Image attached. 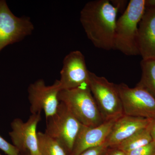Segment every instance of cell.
Wrapping results in <instances>:
<instances>
[{"label": "cell", "mask_w": 155, "mask_h": 155, "mask_svg": "<svg viewBox=\"0 0 155 155\" xmlns=\"http://www.w3.org/2000/svg\"><path fill=\"white\" fill-rule=\"evenodd\" d=\"M141 79L137 85L144 88L155 97V58L142 60Z\"/></svg>", "instance_id": "cell-15"}, {"label": "cell", "mask_w": 155, "mask_h": 155, "mask_svg": "<svg viewBox=\"0 0 155 155\" xmlns=\"http://www.w3.org/2000/svg\"><path fill=\"white\" fill-rule=\"evenodd\" d=\"M145 0H130L122 16L117 19L115 30V50L127 56L140 55L138 25L144 14Z\"/></svg>", "instance_id": "cell-2"}, {"label": "cell", "mask_w": 155, "mask_h": 155, "mask_svg": "<svg viewBox=\"0 0 155 155\" xmlns=\"http://www.w3.org/2000/svg\"><path fill=\"white\" fill-rule=\"evenodd\" d=\"M153 120L122 115L114 123L105 144L107 147H116L136 132L148 127Z\"/></svg>", "instance_id": "cell-12"}, {"label": "cell", "mask_w": 155, "mask_h": 155, "mask_svg": "<svg viewBox=\"0 0 155 155\" xmlns=\"http://www.w3.org/2000/svg\"><path fill=\"white\" fill-rule=\"evenodd\" d=\"M110 2L114 7L117 8L118 12L121 11L124 12L127 8L128 4H127V1L125 0H114L111 1Z\"/></svg>", "instance_id": "cell-20"}, {"label": "cell", "mask_w": 155, "mask_h": 155, "mask_svg": "<svg viewBox=\"0 0 155 155\" xmlns=\"http://www.w3.org/2000/svg\"><path fill=\"white\" fill-rule=\"evenodd\" d=\"M151 124L148 127L139 130L114 147L126 153L148 144L153 141L150 134Z\"/></svg>", "instance_id": "cell-14"}, {"label": "cell", "mask_w": 155, "mask_h": 155, "mask_svg": "<svg viewBox=\"0 0 155 155\" xmlns=\"http://www.w3.org/2000/svg\"><path fill=\"white\" fill-rule=\"evenodd\" d=\"M103 155H126L125 153L116 147H108Z\"/></svg>", "instance_id": "cell-21"}, {"label": "cell", "mask_w": 155, "mask_h": 155, "mask_svg": "<svg viewBox=\"0 0 155 155\" xmlns=\"http://www.w3.org/2000/svg\"><path fill=\"white\" fill-rule=\"evenodd\" d=\"M41 120V113L31 114L26 122L17 118L11 123L9 134L13 145L20 153L28 152L30 155H41L38 143L37 127Z\"/></svg>", "instance_id": "cell-9"}, {"label": "cell", "mask_w": 155, "mask_h": 155, "mask_svg": "<svg viewBox=\"0 0 155 155\" xmlns=\"http://www.w3.org/2000/svg\"><path fill=\"white\" fill-rule=\"evenodd\" d=\"M0 155H1V154H0Z\"/></svg>", "instance_id": "cell-25"}, {"label": "cell", "mask_w": 155, "mask_h": 155, "mask_svg": "<svg viewBox=\"0 0 155 155\" xmlns=\"http://www.w3.org/2000/svg\"><path fill=\"white\" fill-rule=\"evenodd\" d=\"M0 149L8 155H21L14 145L9 143L0 135Z\"/></svg>", "instance_id": "cell-18"}, {"label": "cell", "mask_w": 155, "mask_h": 155, "mask_svg": "<svg viewBox=\"0 0 155 155\" xmlns=\"http://www.w3.org/2000/svg\"><path fill=\"white\" fill-rule=\"evenodd\" d=\"M89 73L83 54L79 51H72L63 61L59 80L61 91L88 84Z\"/></svg>", "instance_id": "cell-10"}, {"label": "cell", "mask_w": 155, "mask_h": 155, "mask_svg": "<svg viewBox=\"0 0 155 155\" xmlns=\"http://www.w3.org/2000/svg\"><path fill=\"white\" fill-rule=\"evenodd\" d=\"M20 154L21 155H30L28 152L22 153H20Z\"/></svg>", "instance_id": "cell-24"}, {"label": "cell", "mask_w": 155, "mask_h": 155, "mask_svg": "<svg viewBox=\"0 0 155 155\" xmlns=\"http://www.w3.org/2000/svg\"><path fill=\"white\" fill-rule=\"evenodd\" d=\"M58 99L82 125L95 127L104 122L88 84L61 91Z\"/></svg>", "instance_id": "cell-3"}, {"label": "cell", "mask_w": 155, "mask_h": 155, "mask_svg": "<svg viewBox=\"0 0 155 155\" xmlns=\"http://www.w3.org/2000/svg\"><path fill=\"white\" fill-rule=\"evenodd\" d=\"M46 120L45 132L58 142L68 155H71L82 124L61 102L55 114Z\"/></svg>", "instance_id": "cell-5"}, {"label": "cell", "mask_w": 155, "mask_h": 155, "mask_svg": "<svg viewBox=\"0 0 155 155\" xmlns=\"http://www.w3.org/2000/svg\"><path fill=\"white\" fill-rule=\"evenodd\" d=\"M34 30V26L30 18L17 17L5 1H0V52L7 46L30 35Z\"/></svg>", "instance_id": "cell-7"}, {"label": "cell", "mask_w": 155, "mask_h": 155, "mask_svg": "<svg viewBox=\"0 0 155 155\" xmlns=\"http://www.w3.org/2000/svg\"><path fill=\"white\" fill-rule=\"evenodd\" d=\"M61 91L59 80H56L51 85H47L41 79L31 84L28 92L31 114L44 111L46 119L54 115L60 104L58 95Z\"/></svg>", "instance_id": "cell-8"}, {"label": "cell", "mask_w": 155, "mask_h": 155, "mask_svg": "<svg viewBox=\"0 0 155 155\" xmlns=\"http://www.w3.org/2000/svg\"><path fill=\"white\" fill-rule=\"evenodd\" d=\"M123 115L155 120V97L136 85L131 88L125 83L117 84Z\"/></svg>", "instance_id": "cell-6"}, {"label": "cell", "mask_w": 155, "mask_h": 155, "mask_svg": "<svg viewBox=\"0 0 155 155\" xmlns=\"http://www.w3.org/2000/svg\"><path fill=\"white\" fill-rule=\"evenodd\" d=\"M150 134L153 141L155 142V120H153L151 124Z\"/></svg>", "instance_id": "cell-22"}, {"label": "cell", "mask_w": 155, "mask_h": 155, "mask_svg": "<svg viewBox=\"0 0 155 155\" xmlns=\"http://www.w3.org/2000/svg\"><path fill=\"white\" fill-rule=\"evenodd\" d=\"M37 138L41 155H68L62 145L45 132H37Z\"/></svg>", "instance_id": "cell-16"}, {"label": "cell", "mask_w": 155, "mask_h": 155, "mask_svg": "<svg viewBox=\"0 0 155 155\" xmlns=\"http://www.w3.org/2000/svg\"><path fill=\"white\" fill-rule=\"evenodd\" d=\"M108 147L104 144L87 150L78 155H103Z\"/></svg>", "instance_id": "cell-19"}, {"label": "cell", "mask_w": 155, "mask_h": 155, "mask_svg": "<svg viewBox=\"0 0 155 155\" xmlns=\"http://www.w3.org/2000/svg\"><path fill=\"white\" fill-rule=\"evenodd\" d=\"M126 155H155V142L152 141L148 144L125 153Z\"/></svg>", "instance_id": "cell-17"}, {"label": "cell", "mask_w": 155, "mask_h": 155, "mask_svg": "<svg viewBox=\"0 0 155 155\" xmlns=\"http://www.w3.org/2000/svg\"><path fill=\"white\" fill-rule=\"evenodd\" d=\"M137 45L142 60L155 58V8H146L138 25Z\"/></svg>", "instance_id": "cell-13"}, {"label": "cell", "mask_w": 155, "mask_h": 155, "mask_svg": "<svg viewBox=\"0 0 155 155\" xmlns=\"http://www.w3.org/2000/svg\"><path fill=\"white\" fill-rule=\"evenodd\" d=\"M88 85L104 122L118 119L123 115L117 84L90 72Z\"/></svg>", "instance_id": "cell-4"}, {"label": "cell", "mask_w": 155, "mask_h": 155, "mask_svg": "<svg viewBox=\"0 0 155 155\" xmlns=\"http://www.w3.org/2000/svg\"><path fill=\"white\" fill-rule=\"evenodd\" d=\"M118 119L105 121L95 127H88L82 125L71 155H78L87 150L105 143L113 125Z\"/></svg>", "instance_id": "cell-11"}, {"label": "cell", "mask_w": 155, "mask_h": 155, "mask_svg": "<svg viewBox=\"0 0 155 155\" xmlns=\"http://www.w3.org/2000/svg\"><path fill=\"white\" fill-rule=\"evenodd\" d=\"M118 12L109 0L90 1L81 10V23L87 36L95 47L106 51L115 50Z\"/></svg>", "instance_id": "cell-1"}, {"label": "cell", "mask_w": 155, "mask_h": 155, "mask_svg": "<svg viewBox=\"0 0 155 155\" xmlns=\"http://www.w3.org/2000/svg\"><path fill=\"white\" fill-rule=\"evenodd\" d=\"M146 8H155V0H145Z\"/></svg>", "instance_id": "cell-23"}]
</instances>
